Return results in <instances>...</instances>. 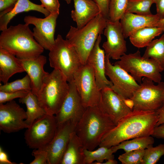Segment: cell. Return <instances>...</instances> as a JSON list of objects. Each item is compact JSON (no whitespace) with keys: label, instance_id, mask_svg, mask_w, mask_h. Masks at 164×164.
<instances>
[{"label":"cell","instance_id":"6da1fadb","mask_svg":"<svg viewBox=\"0 0 164 164\" xmlns=\"http://www.w3.org/2000/svg\"><path fill=\"white\" fill-rule=\"evenodd\" d=\"M158 119L156 111L132 110L104 136L99 146L110 148L130 139L151 136Z\"/></svg>","mask_w":164,"mask_h":164},{"label":"cell","instance_id":"7a4b0ae2","mask_svg":"<svg viewBox=\"0 0 164 164\" xmlns=\"http://www.w3.org/2000/svg\"><path fill=\"white\" fill-rule=\"evenodd\" d=\"M116 125L97 106L86 108L75 129L84 149L94 150L104 136Z\"/></svg>","mask_w":164,"mask_h":164},{"label":"cell","instance_id":"3957f363","mask_svg":"<svg viewBox=\"0 0 164 164\" xmlns=\"http://www.w3.org/2000/svg\"><path fill=\"white\" fill-rule=\"evenodd\" d=\"M29 26L19 24L2 31L0 47L19 59L34 58L41 55L44 49L35 40Z\"/></svg>","mask_w":164,"mask_h":164},{"label":"cell","instance_id":"277c9868","mask_svg":"<svg viewBox=\"0 0 164 164\" xmlns=\"http://www.w3.org/2000/svg\"><path fill=\"white\" fill-rule=\"evenodd\" d=\"M108 20L99 13L81 28L70 26L66 39L76 50L82 65L87 63L98 36L103 33Z\"/></svg>","mask_w":164,"mask_h":164},{"label":"cell","instance_id":"5b68a950","mask_svg":"<svg viewBox=\"0 0 164 164\" xmlns=\"http://www.w3.org/2000/svg\"><path fill=\"white\" fill-rule=\"evenodd\" d=\"M69 90L68 82L60 71L54 69L49 73L37 96L40 105L46 114L51 115L56 114Z\"/></svg>","mask_w":164,"mask_h":164},{"label":"cell","instance_id":"8992f818","mask_svg":"<svg viewBox=\"0 0 164 164\" xmlns=\"http://www.w3.org/2000/svg\"><path fill=\"white\" fill-rule=\"evenodd\" d=\"M49 51L50 66L60 71L68 82L72 81L74 73L82 65L73 47L59 34L55 39L54 46Z\"/></svg>","mask_w":164,"mask_h":164},{"label":"cell","instance_id":"52a82bcc","mask_svg":"<svg viewBox=\"0 0 164 164\" xmlns=\"http://www.w3.org/2000/svg\"><path fill=\"white\" fill-rule=\"evenodd\" d=\"M114 64L120 66L139 84L142 78L146 77L158 83L162 80L161 73L164 69L155 60L141 56L139 50L133 53L122 56Z\"/></svg>","mask_w":164,"mask_h":164},{"label":"cell","instance_id":"ba28073f","mask_svg":"<svg viewBox=\"0 0 164 164\" xmlns=\"http://www.w3.org/2000/svg\"><path fill=\"white\" fill-rule=\"evenodd\" d=\"M157 85L143 77L139 86L130 99L132 110L156 111L163 104L164 82Z\"/></svg>","mask_w":164,"mask_h":164},{"label":"cell","instance_id":"9c48e42d","mask_svg":"<svg viewBox=\"0 0 164 164\" xmlns=\"http://www.w3.org/2000/svg\"><path fill=\"white\" fill-rule=\"evenodd\" d=\"M58 123L56 116L47 114L35 120L24 133V138L30 148L38 149L49 143L54 137Z\"/></svg>","mask_w":164,"mask_h":164},{"label":"cell","instance_id":"30bf717a","mask_svg":"<svg viewBox=\"0 0 164 164\" xmlns=\"http://www.w3.org/2000/svg\"><path fill=\"white\" fill-rule=\"evenodd\" d=\"M73 80L85 108L97 106L100 100L101 90L96 82L93 68L87 63L81 65L74 74Z\"/></svg>","mask_w":164,"mask_h":164},{"label":"cell","instance_id":"8fae6325","mask_svg":"<svg viewBox=\"0 0 164 164\" xmlns=\"http://www.w3.org/2000/svg\"><path fill=\"white\" fill-rule=\"evenodd\" d=\"M109 57L105 56V73L112 82L111 88L124 99H130L139 84L128 73L119 65L110 62Z\"/></svg>","mask_w":164,"mask_h":164},{"label":"cell","instance_id":"7c38bea8","mask_svg":"<svg viewBox=\"0 0 164 164\" xmlns=\"http://www.w3.org/2000/svg\"><path fill=\"white\" fill-rule=\"evenodd\" d=\"M116 125L132 111L129 99L123 98L111 88L106 87L101 90V97L97 105Z\"/></svg>","mask_w":164,"mask_h":164},{"label":"cell","instance_id":"4fadbf2b","mask_svg":"<svg viewBox=\"0 0 164 164\" xmlns=\"http://www.w3.org/2000/svg\"><path fill=\"white\" fill-rule=\"evenodd\" d=\"M78 122L72 120L58 124L55 134L51 141L41 148L48 154V164H60L68 143L70 133L75 131Z\"/></svg>","mask_w":164,"mask_h":164},{"label":"cell","instance_id":"5bb4252c","mask_svg":"<svg viewBox=\"0 0 164 164\" xmlns=\"http://www.w3.org/2000/svg\"><path fill=\"white\" fill-rule=\"evenodd\" d=\"M59 14H50L44 18L31 15L24 18L25 24L34 26L33 34L36 41L44 49L50 51L54 46V35L57 18Z\"/></svg>","mask_w":164,"mask_h":164},{"label":"cell","instance_id":"9a60e30c","mask_svg":"<svg viewBox=\"0 0 164 164\" xmlns=\"http://www.w3.org/2000/svg\"><path fill=\"white\" fill-rule=\"evenodd\" d=\"M27 118L26 111L15 101L0 104V129L3 132L10 133L28 128L24 120Z\"/></svg>","mask_w":164,"mask_h":164},{"label":"cell","instance_id":"2e32d148","mask_svg":"<svg viewBox=\"0 0 164 164\" xmlns=\"http://www.w3.org/2000/svg\"><path fill=\"white\" fill-rule=\"evenodd\" d=\"M103 34L107 38L102 45L105 55L109 58L119 60L127 51L126 41L124 36L120 21L107 20Z\"/></svg>","mask_w":164,"mask_h":164},{"label":"cell","instance_id":"e0dca14e","mask_svg":"<svg viewBox=\"0 0 164 164\" xmlns=\"http://www.w3.org/2000/svg\"><path fill=\"white\" fill-rule=\"evenodd\" d=\"M68 83V93L60 110L55 115L58 124L69 120L78 122L87 108L83 104L73 80Z\"/></svg>","mask_w":164,"mask_h":164},{"label":"cell","instance_id":"ac0fdd59","mask_svg":"<svg viewBox=\"0 0 164 164\" xmlns=\"http://www.w3.org/2000/svg\"><path fill=\"white\" fill-rule=\"evenodd\" d=\"M19 60L30 78L31 91L37 96L43 85L45 78L49 74L44 69L46 58L40 55L34 58Z\"/></svg>","mask_w":164,"mask_h":164},{"label":"cell","instance_id":"d6986e66","mask_svg":"<svg viewBox=\"0 0 164 164\" xmlns=\"http://www.w3.org/2000/svg\"><path fill=\"white\" fill-rule=\"evenodd\" d=\"M101 40V35L98 36L94 47L87 59V63L92 66L95 80L99 89L101 90L106 87L111 88L113 84L106 78L105 73V53L100 46Z\"/></svg>","mask_w":164,"mask_h":164},{"label":"cell","instance_id":"ffe728a7","mask_svg":"<svg viewBox=\"0 0 164 164\" xmlns=\"http://www.w3.org/2000/svg\"><path fill=\"white\" fill-rule=\"evenodd\" d=\"M73 0L74 9L71 16L78 28L85 26L100 13L97 5L92 0Z\"/></svg>","mask_w":164,"mask_h":164},{"label":"cell","instance_id":"44dd1931","mask_svg":"<svg viewBox=\"0 0 164 164\" xmlns=\"http://www.w3.org/2000/svg\"><path fill=\"white\" fill-rule=\"evenodd\" d=\"M160 19L156 14L144 16L125 13L120 22L124 36L126 39L129 37L133 32L139 29L146 26H153Z\"/></svg>","mask_w":164,"mask_h":164},{"label":"cell","instance_id":"7402d4cb","mask_svg":"<svg viewBox=\"0 0 164 164\" xmlns=\"http://www.w3.org/2000/svg\"><path fill=\"white\" fill-rule=\"evenodd\" d=\"M25 72L18 58L12 53L0 47V81L4 84L17 73Z\"/></svg>","mask_w":164,"mask_h":164},{"label":"cell","instance_id":"603a6c76","mask_svg":"<svg viewBox=\"0 0 164 164\" xmlns=\"http://www.w3.org/2000/svg\"><path fill=\"white\" fill-rule=\"evenodd\" d=\"M84 148L75 131L71 132L61 164H84Z\"/></svg>","mask_w":164,"mask_h":164},{"label":"cell","instance_id":"cb8c5ba5","mask_svg":"<svg viewBox=\"0 0 164 164\" xmlns=\"http://www.w3.org/2000/svg\"><path fill=\"white\" fill-rule=\"evenodd\" d=\"M30 11L41 12L45 17L50 14L41 4H35L29 0H18L14 7L10 12L0 17V30L2 31L7 29L11 20L17 14Z\"/></svg>","mask_w":164,"mask_h":164},{"label":"cell","instance_id":"d4e9b609","mask_svg":"<svg viewBox=\"0 0 164 164\" xmlns=\"http://www.w3.org/2000/svg\"><path fill=\"white\" fill-rule=\"evenodd\" d=\"M163 32V29L155 26H146L133 32L129 36L130 41L138 48L146 47L156 37Z\"/></svg>","mask_w":164,"mask_h":164},{"label":"cell","instance_id":"484cf974","mask_svg":"<svg viewBox=\"0 0 164 164\" xmlns=\"http://www.w3.org/2000/svg\"><path fill=\"white\" fill-rule=\"evenodd\" d=\"M19 101L26 106L27 118L25 121L29 126L35 120L46 114L40 105L37 97L31 91L24 97L19 98Z\"/></svg>","mask_w":164,"mask_h":164},{"label":"cell","instance_id":"4316f807","mask_svg":"<svg viewBox=\"0 0 164 164\" xmlns=\"http://www.w3.org/2000/svg\"><path fill=\"white\" fill-rule=\"evenodd\" d=\"M154 142V139L152 136H142L135 138L129 141H123L118 145L111 147L114 153L120 149L127 152L139 149H145L150 145H153Z\"/></svg>","mask_w":164,"mask_h":164},{"label":"cell","instance_id":"83f0119b","mask_svg":"<svg viewBox=\"0 0 164 164\" xmlns=\"http://www.w3.org/2000/svg\"><path fill=\"white\" fill-rule=\"evenodd\" d=\"M99 147L94 151L84 149V164H101L104 160L114 159V152L111 147Z\"/></svg>","mask_w":164,"mask_h":164},{"label":"cell","instance_id":"f1b7e54d","mask_svg":"<svg viewBox=\"0 0 164 164\" xmlns=\"http://www.w3.org/2000/svg\"><path fill=\"white\" fill-rule=\"evenodd\" d=\"M142 56L155 60L164 69V33L159 39L150 43Z\"/></svg>","mask_w":164,"mask_h":164},{"label":"cell","instance_id":"f546056e","mask_svg":"<svg viewBox=\"0 0 164 164\" xmlns=\"http://www.w3.org/2000/svg\"><path fill=\"white\" fill-rule=\"evenodd\" d=\"M153 0H128L126 13L149 16L152 15L150 8Z\"/></svg>","mask_w":164,"mask_h":164},{"label":"cell","instance_id":"4dcf8cb0","mask_svg":"<svg viewBox=\"0 0 164 164\" xmlns=\"http://www.w3.org/2000/svg\"><path fill=\"white\" fill-rule=\"evenodd\" d=\"M31 90V80L27 74L22 79L8 82L0 86V91L6 92H15L22 91L29 92Z\"/></svg>","mask_w":164,"mask_h":164},{"label":"cell","instance_id":"1f68e13d","mask_svg":"<svg viewBox=\"0 0 164 164\" xmlns=\"http://www.w3.org/2000/svg\"><path fill=\"white\" fill-rule=\"evenodd\" d=\"M128 0H110L109 17L113 21H120L126 13Z\"/></svg>","mask_w":164,"mask_h":164},{"label":"cell","instance_id":"d6a6232c","mask_svg":"<svg viewBox=\"0 0 164 164\" xmlns=\"http://www.w3.org/2000/svg\"><path fill=\"white\" fill-rule=\"evenodd\" d=\"M164 155V144L154 147L150 145L145 149L142 164H155Z\"/></svg>","mask_w":164,"mask_h":164},{"label":"cell","instance_id":"836d02e7","mask_svg":"<svg viewBox=\"0 0 164 164\" xmlns=\"http://www.w3.org/2000/svg\"><path fill=\"white\" fill-rule=\"evenodd\" d=\"M145 149H139L125 153L120 155L118 159L122 164H142Z\"/></svg>","mask_w":164,"mask_h":164},{"label":"cell","instance_id":"e575fe53","mask_svg":"<svg viewBox=\"0 0 164 164\" xmlns=\"http://www.w3.org/2000/svg\"><path fill=\"white\" fill-rule=\"evenodd\" d=\"M29 92L22 91L8 92L0 91V104H4L6 102L10 101L16 98L24 97L26 96Z\"/></svg>","mask_w":164,"mask_h":164},{"label":"cell","instance_id":"d590c367","mask_svg":"<svg viewBox=\"0 0 164 164\" xmlns=\"http://www.w3.org/2000/svg\"><path fill=\"white\" fill-rule=\"evenodd\" d=\"M32 155L35 158L30 162V164H47L48 154L43 148L34 149L32 152Z\"/></svg>","mask_w":164,"mask_h":164},{"label":"cell","instance_id":"8d00e7d4","mask_svg":"<svg viewBox=\"0 0 164 164\" xmlns=\"http://www.w3.org/2000/svg\"><path fill=\"white\" fill-rule=\"evenodd\" d=\"M41 5L51 14H59L60 4L58 0H40Z\"/></svg>","mask_w":164,"mask_h":164},{"label":"cell","instance_id":"74e56055","mask_svg":"<svg viewBox=\"0 0 164 164\" xmlns=\"http://www.w3.org/2000/svg\"><path fill=\"white\" fill-rule=\"evenodd\" d=\"M18 0H0V17L10 12Z\"/></svg>","mask_w":164,"mask_h":164},{"label":"cell","instance_id":"f35d334b","mask_svg":"<svg viewBox=\"0 0 164 164\" xmlns=\"http://www.w3.org/2000/svg\"><path fill=\"white\" fill-rule=\"evenodd\" d=\"M97 5L100 13L107 19H109V5L110 0H92Z\"/></svg>","mask_w":164,"mask_h":164},{"label":"cell","instance_id":"ab89813d","mask_svg":"<svg viewBox=\"0 0 164 164\" xmlns=\"http://www.w3.org/2000/svg\"><path fill=\"white\" fill-rule=\"evenodd\" d=\"M151 136L164 139V123L155 127Z\"/></svg>","mask_w":164,"mask_h":164},{"label":"cell","instance_id":"60d3db41","mask_svg":"<svg viewBox=\"0 0 164 164\" xmlns=\"http://www.w3.org/2000/svg\"><path fill=\"white\" fill-rule=\"evenodd\" d=\"M156 5V14L160 19L164 17V0H153Z\"/></svg>","mask_w":164,"mask_h":164},{"label":"cell","instance_id":"b9f144b4","mask_svg":"<svg viewBox=\"0 0 164 164\" xmlns=\"http://www.w3.org/2000/svg\"><path fill=\"white\" fill-rule=\"evenodd\" d=\"M0 164H15L16 163L12 162L9 160L7 153L4 151L1 146L0 147Z\"/></svg>","mask_w":164,"mask_h":164},{"label":"cell","instance_id":"7bdbcfd3","mask_svg":"<svg viewBox=\"0 0 164 164\" xmlns=\"http://www.w3.org/2000/svg\"><path fill=\"white\" fill-rule=\"evenodd\" d=\"M156 111L158 114L159 119L155 126L164 123V104Z\"/></svg>","mask_w":164,"mask_h":164},{"label":"cell","instance_id":"ee69618b","mask_svg":"<svg viewBox=\"0 0 164 164\" xmlns=\"http://www.w3.org/2000/svg\"><path fill=\"white\" fill-rule=\"evenodd\" d=\"M156 27L164 29V17L159 19L154 25Z\"/></svg>","mask_w":164,"mask_h":164},{"label":"cell","instance_id":"f6af8a7d","mask_svg":"<svg viewBox=\"0 0 164 164\" xmlns=\"http://www.w3.org/2000/svg\"><path fill=\"white\" fill-rule=\"evenodd\" d=\"M118 164L117 161L114 159H110L107 160V161L101 163V164Z\"/></svg>","mask_w":164,"mask_h":164},{"label":"cell","instance_id":"bcb514c9","mask_svg":"<svg viewBox=\"0 0 164 164\" xmlns=\"http://www.w3.org/2000/svg\"><path fill=\"white\" fill-rule=\"evenodd\" d=\"M65 0L68 4H70L71 1V0Z\"/></svg>","mask_w":164,"mask_h":164},{"label":"cell","instance_id":"7dc6e473","mask_svg":"<svg viewBox=\"0 0 164 164\" xmlns=\"http://www.w3.org/2000/svg\"><path fill=\"white\" fill-rule=\"evenodd\" d=\"M163 104H164V99H163Z\"/></svg>","mask_w":164,"mask_h":164},{"label":"cell","instance_id":"c3c4849f","mask_svg":"<svg viewBox=\"0 0 164 164\" xmlns=\"http://www.w3.org/2000/svg\"><path fill=\"white\" fill-rule=\"evenodd\" d=\"M163 32L164 33V29H163Z\"/></svg>","mask_w":164,"mask_h":164},{"label":"cell","instance_id":"681fc988","mask_svg":"<svg viewBox=\"0 0 164 164\" xmlns=\"http://www.w3.org/2000/svg\"></svg>","mask_w":164,"mask_h":164}]
</instances>
